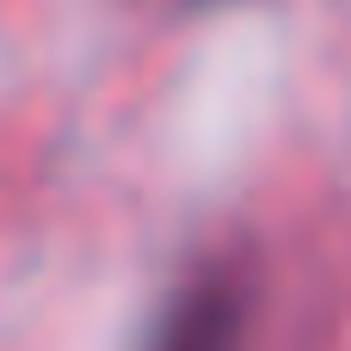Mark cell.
<instances>
[{
	"instance_id": "1",
	"label": "cell",
	"mask_w": 351,
	"mask_h": 351,
	"mask_svg": "<svg viewBox=\"0 0 351 351\" xmlns=\"http://www.w3.org/2000/svg\"><path fill=\"white\" fill-rule=\"evenodd\" d=\"M253 302H259L253 265L234 253H216L173 290L148 351H247Z\"/></svg>"
}]
</instances>
